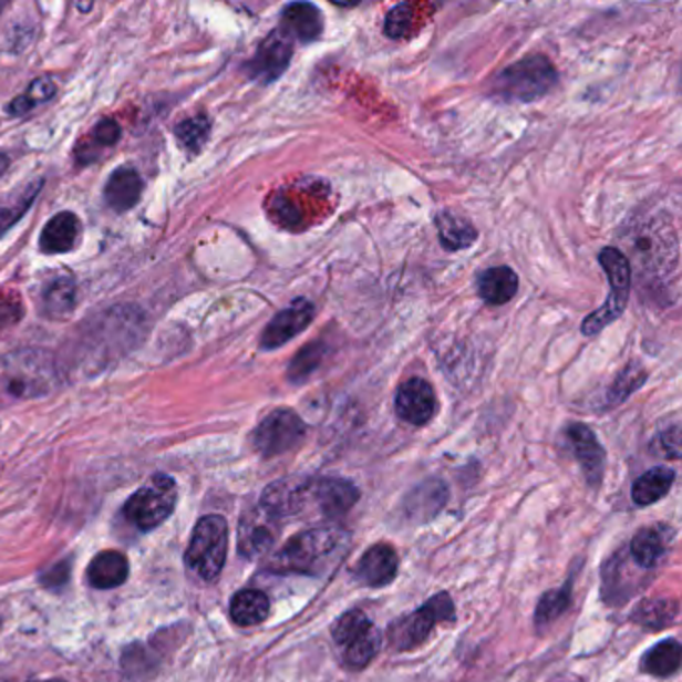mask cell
<instances>
[{
    "label": "cell",
    "mask_w": 682,
    "mask_h": 682,
    "mask_svg": "<svg viewBox=\"0 0 682 682\" xmlns=\"http://www.w3.org/2000/svg\"><path fill=\"white\" fill-rule=\"evenodd\" d=\"M279 533V518L272 517L260 505L248 508L238 525V550L242 557H262L275 547Z\"/></svg>",
    "instance_id": "cell-10"
},
{
    "label": "cell",
    "mask_w": 682,
    "mask_h": 682,
    "mask_svg": "<svg viewBox=\"0 0 682 682\" xmlns=\"http://www.w3.org/2000/svg\"><path fill=\"white\" fill-rule=\"evenodd\" d=\"M42 682H64V681H42Z\"/></svg>",
    "instance_id": "cell-43"
},
{
    "label": "cell",
    "mask_w": 682,
    "mask_h": 682,
    "mask_svg": "<svg viewBox=\"0 0 682 682\" xmlns=\"http://www.w3.org/2000/svg\"><path fill=\"white\" fill-rule=\"evenodd\" d=\"M679 614V604L672 600H644L639 609L632 612V620L647 629H664L671 627Z\"/></svg>",
    "instance_id": "cell-32"
},
{
    "label": "cell",
    "mask_w": 682,
    "mask_h": 682,
    "mask_svg": "<svg viewBox=\"0 0 682 682\" xmlns=\"http://www.w3.org/2000/svg\"><path fill=\"white\" fill-rule=\"evenodd\" d=\"M290 59H292V41L277 29L260 42L255 56L247 62L245 69L252 81L270 84L289 69Z\"/></svg>",
    "instance_id": "cell-11"
},
{
    "label": "cell",
    "mask_w": 682,
    "mask_h": 682,
    "mask_svg": "<svg viewBox=\"0 0 682 682\" xmlns=\"http://www.w3.org/2000/svg\"><path fill=\"white\" fill-rule=\"evenodd\" d=\"M557 84V71L542 54H530L496 74L490 94L503 103H533Z\"/></svg>",
    "instance_id": "cell-2"
},
{
    "label": "cell",
    "mask_w": 682,
    "mask_h": 682,
    "mask_svg": "<svg viewBox=\"0 0 682 682\" xmlns=\"http://www.w3.org/2000/svg\"><path fill=\"white\" fill-rule=\"evenodd\" d=\"M599 262L600 267L607 270L610 292L607 302L582 321L580 331L585 337H597L609 324L619 321L631 299L632 267L629 257H624V252H620L619 248L607 247L600 250Z\"/></svg>",
    "instance_id": "cell-3"
},
{
    "label": "cell",
    "mask_w": 682,
    "mask_h": 682,
    "mask_svg": "<svg viewBox=\"0 0 682 682\" xmlns=\"http://www.w3.org/2000/svg\"><path fill=\"white\" fill-rule=\"evenodd\" d=\"M79 237H81V220L71 210H62L42 228L39 247L44 255H64L76 247Z\"/></svg>",
    "instance_id": "cell-20"
},
{
    "label": "cell",
    "mask_w": 682,
    "mask_h": 682,
    "mask_svg": "<svg viewBox=\"0 0 682 682\" xmlns=\"http://www.w3.org/2000/svg\"><path fill=\"white\" fill-rule=\"evenodd\" d=\"M674 476H676L674 471L669 466H654L651 471H647L632 485V500L639 507L654 505L657 500H661L662 496L669 495Z\"/></svg>",
    "instance_id": "cell-27"
},
{
    "label": "cell",
    "mask_w": 682,
    "mask_h": 682,
    "mask_svg": "<svg viewBox=\"0 0 682 682\" xmlns=\"http://www.w3.org/2000/svg\"><path fill=\"white\" fill-rule=\"evenodd\" d=\"M228 527L227 520L218 515H208L197 523L193 537L186 548L185 562L198 579H218L227 562Z\"/></svg>",
    "instance_id": "cell-4"
},
{
    "label": "cell",
    "mask_w": 682,
    "mask_h": 682,
    "mask_svg": "<svg viewBox=\"0 0 682 682\" xmlns=\"http://www.w3.org/2000/svg\"><path fill=\"white\" fill-rule=\"evenodd\" d=\"M69 579V567L66 565H59V567H52L49 570V579L44 580V585H49V587H56V585H62L64 580Z\"/></svg>",
    "instance_id": "cell-41"
},
{
    "label": "cell",
    "mask_w": 682,
    "mask_h": 682,
    "mask_svg": "<svg viewBox=\"0 0 682 682\" xmlns=\"http://www.w3.org/2000/svg\"><path fill=\"white\" fill-rule=\"evenodd\" d=\"M455 620V604L446 592L434 595L433 599L414 610L409 617L396 620L389 629V641L396 651H414L423 644L434 627Z\"/></svg>",
    "instance_id": "cell-6"
},
{
    "label": "cell",
    "mask_w": 682,
    "mask_h": 682,
    "mask_svg": "<svg viewBox=\"0 0 682 682\" xmlns=\"http://www.w3.org/2000/svg\"><path fill=\"white\" fill-rule=\"evenodd\" d=\"M145 190V180L133 166H118L104 186V200L116 213H126L138 205Z\"/></svg>",
    "instance_id": "cell-19"
},
{
    "label": "cell",
    "mask_w": 682,
    "mask_h": 682,
    "mask_svg": "<svg viewBox=\"0 0 682 682\" xmlns=\"http://www.w3.org/2000/svg\"><path fill=\"white\" fill-rule=\"evenodd\" d=\"M176 496L175 478L155 475L126 500L124 518L141 533L155 530L175 513Z\"/></svg>",
    "instance_id": "cell-5"
},
{
    "label": "cell",
    "mask_w": 682,
    "mask_h": 682,
    "mask_svg": "<svg viewBox=\"0 0 682 682\" xmlns=\"http://www.w3.org/2000/svg\"><path fill=\"white\" fill-rule=\"evenodd\" d=\"M681 659V644L674 639H669V641L659 642L657 647H652L651 651L642 657V671L652 674V676L666 679V676H671L679 671Z\"/></svg>",
    "instance_id": "cell-30"
},
{
    "label": "cell",
    "mask_w": 682,
    "mask_h": 682,
    "mask_svg": "<svg viewBox=\"0 0 682 682\" xmlns=\"http://www.w3.org/2000/svg\"><path fill=\"white\" fill-rule=\"evenodd\" d=\"M310 483L312 478L307 476L280 478L267 486V490L260 496L259 505L275 518L299 515L310 498Z\"/></svg>",
    "instance_id": "cell-14"
},
{
    "label": "cell",
    "mask_w": 682,
    "mask_h": 682,
    "mask_svg": "<svg viewBox=\"0 0 682 682\" xmlns=\"http://www.w3.org/2000/svg\"><path fill=\"white\" fill-rule=\"evenodd\" d=\"M175 135L186 153L195 155L203 146L207 145L208 136H210V123H208L205 114L190 116V118H185L183 123L176 124Z\"/></svg>",
    "instance_id": "cell-35"
},
{
    "label": "cell",
    "mask_w": 682,
    "mask_h": 682,
    "mask_svg": "<svg viewBox=\"0 0 682 682\" xmlns=\"http://www.w3.org/2000/svg\"><path fill=\"white\" fill-rule=\"evenodd\" d=\"M332 637L344 647V662L349 669H364L381 647V634L362 610H349L337 620Z\"/></svg>",
    "instance_id": "cell-7"
},
{
    "label": "cell",
    "mask_w": 682,
    "mask_h": 682,
    "mask_svg": "<svg viewBox=\"0 0 682 682\" xmlns=\"http://www.w3.org/2000/svg\"><path fill=\"white\" fill-rule=\"evenodd\" d=\"M56 94V84L49 76H41L37 81H32L29 84V89L24 93L19 94L11 104H9V113L12 116H21L27 114L32 108L41 106L42 103L51 101L52 96Z\"/></svg>",
    "instance_id": "cell-34"
},
{
    "label": "cell",
    "mask_w": 682,
    "mask_h": 682,
    "mask_svg": "<svg viewBox=\"0 0 682 682\" xmlns=\"http://www.w3.org/2000/svg\"><path fill=\"white\" fill-rule=\"evenodd\" d=\"M359 488L344 478H312L310 498L327 518H341L359 500Z\"/></svg>",
    "instance_id": "cell-16"
},
{
    "label": "cell",
    "mask_w": 682,
    "mask_h": 682,
    "mask_svg": "<svg viewBox=\"0 0 682 682\" xmlns=\"http://www.w3.org/2000/svg\"><path fill=\"white\" fill-rule=\"evenodd\" d=\"M270 612V600L262 590L247 589L230 600V617L238 627H255L265 622Z\"/></svg>",
    "instance_id": "cell-26"
},
{
    "label": "cell",
    "mask_w": 682,
    "mask_h": 682,
    "mask_svg": "<svg viewBox=\"0 0 682 682\" xmlns=\"http://www.w3.org/2000/svg\"><path fill=\"white\" fill-rule=\"evenodd\" d=\"M672 528L664 525L644 527L631 540V555L642 569H652L671 548Z\"/></svg>",
    "instance_id": "cell-21"
},
{
    "label": "cell",
    "mask_w": 682,
    "mask_h": 682,
    "mask_svg": "<svg viewBox=\"0 0 682 682\" xmlns=\"http://www.w3.org/2000/svg\"><path fill=\"white\" fill-rule=\"evenodd\" d=\"M118 141H121V126L111 118H103L101 123L94 124L93 131L79 143L76 158L83 165L94 163L104 151L113 148Z\"/></svg>",
    "instance_id": "cell-28"
},
{
    "label": "cell",
    "mask_w": 682,
    "mask_h": 682,
    "mask_svg": "<svg viewBox=\"0 0 682 682\" xmlns=\"http://www.w3.org/2000/svg\"><path fill=\"white\" fill-rule=\"evenodd\" d=\"M518 290L517 272L508 267L488 269L478 277V294L490 307H503L515 299Z\"/></svg>",
    "instance_id": "cell-23"
},
{
    "label": "cell",
    "mask_w": 682,
    "mask_h": 682,
    "mask_svg": "<svg viewBox=\"0 0 682 682\" xmlns=\"http://www.w3.org/2000/svg\"><path fill=\"white\" fill-rule=\"evenodd\" d=\"M128 558L118 550H104L91 560L86 579L94 589L108 590L121 587L128 579Z\"/></svg>",
    "instance_id": "cell-22"
},
{
    "label": "cell",
    "mask_w": 682,
    "mask_h": 682,
    "mask_svg": "<svg viewBox=\"0 0 682 682\" xmlns=\"http://www.w3.org/2000/svg\"><path fill=\"white\" fill-rule=\"evenodd\" d=\"M662 453L669 456V458H679L681 456V434H679V426H674L671 431L661 436Z\"/></svg>",
    "instance_id": "cell-40"
},
{
    "label": "cell",
    "mask_w": 682,
    "mask_h": 682,
    "mask_svg": "<svg viewBox=\"0 0 682 682\" xmlns=\"http://www.w3.org/2000/svg\"><path fill=\"white\" fill-rule=\"evenodd\" d=\"M322 29H324L322 12L310 2H292L289 7H285V11L280 14L279 31L290 41H299L302 44L319 41Z\"/></svg>",
    "instance_id": "cell-17"
},
{
    "label": "cell",
    "mask_w": 682,
    "mask_h": 682,
    "mask_svg": "<svg viewBox=\"0 0 682 682\" xmlns=\"http://www.w3.org/2000/svg\"><path fill=\"white\" fill-rule=\"evenodd\" d=\"M342 540L344 533L341 528L319 527L304 530L297 537L290 538L279 552L270 557L269 570L279 575L321 572L332 555L341 548Z\"/></svg>",
    "instance_id": "cell-1"
},
{
    "label": "cell",
    "mask_w": 682,
    "mask_h": 682,
    "mask_svg": "<svg viewBox=\"0 0 682 682\" xmlns=\"http://www.w3.org/2000/svg\"><path fill=\"white\" fill-rule=\"evenodd\" d=\"M436 409H438V403H436L433 386L418 376L404 381L394 396V411L404 423L413 424V426L431 423Z\"/></svg>",
    "instance_id": "cell-13"
},
{
    "label": "cell",
    "mask_w": 682,
    "mask_h": 682,
    "mask_svg": "<svg viewBox=\"0 0 682 682\" xmlns=\"http://www.w3.org/2000/svg\"><path fill=\"white\" fill-rule=\"evenodd\" d=\"M24 317V304L21 297H2L0 299V329L21 322Z\"/></svg>",
    "instance_id": "cell-39"
},
{
    "label": "cell",
    "mask_w": 682,
    "mask_h": 682,
    "mask_svg": "<svg viewBox=\"0 0 682 682\" xmlns=\"http://www.w3.org/2000/svg\"><path fill=\"white\" fill-rule=\"evenodd\" d=\"M411 24H413V7L409 2H403L389 12L386 22H384V32L389 39H404L411 32Z\"/></svg>",
    "instance_id": "cell-38"
},
{
    "label": "cell",
    "mask_w": 682,
    "mask_h": 682,
    "mask_svg": "<svg viewBox=\"0 0 682 682\" xmlns=\"http://www.w3.org/2000/svg\"><path fill=\"white\" fill-rule=\"evenodd\" d=\"M436 230H438L441 245L448 252L465 250L476 240V228L465 218L458 217L455 213H448V210L436 217Z\"/></svg>",
    "instance_id": "cell-29"
},
{
    "label": "cell",
    "mask_w": 682,
    "mask_h": 682,
    "mask_svg": "<svg viewBox=\"0 0 682 682\" xmlns=\"http://www.w3.org/2000/svg\"><path fill=\"white\" fill-rule=\"evenodd\" d=\"M354 572L364 587L383 589L396 579V572H399L396 550L384 542L374 545L362 555Z\"/></svg>",
    "instance_id": "cell-18"
},
{
    "label": "cell",
    "mask_w": 682,
    "mask_h": 682,
    "mask_svg": "<svg viewBox=\"0 0 682 682\" xmlns=\"http://www.w3.org/2000/svg\"><path fill=\"white\" fill-rule=\"evenodd\" d=\"M42 312L49 319H64L73 312L76 304V282L71 275L52 277L42 289Z\"/></svg>",
    "instance_id": "cell-24"
},
{
    "label": "cell",
    "mask_w": 682,
    "mask_h": 682,
    "mask_svg": "<svg viewBox=\"0 0 682 682\" xmlns=\"http://www.w3.org/2000/svg\"><path fill=\"white\" fill-rule=\"evenodd\" d=\"M570 597H572V580H567L565 587L560 589L548 590L547 595H542L535 612L537 629H547L548 624H552L560 614H565L570 607Z\"/></svg>",
    "instance_id": "cell-33"
},
{
    "label": "cell",
    "mask_w": 682,
    "mask_h": 682,
    "mask_svg": "<svg viewBox=\"0 0 682 682\" xmlns=\"http://www.w3.org/2000/svg\"><path fill=\"white\" fill-rule=\"evenodd\" d=\"M644 381H647L644 366L639 364V362H631L627 369L620 371L619 376L614 379V383L609 389L607 401H609L610 406L624 403L637 389H641Z\"/></svg>",
    "instance_id": "cell-36"
},
{
    "label": "cell",
    "mask_w": 682,
    "mask_h": 682,
    "mask_svg": "<svg viewBox=\"0 0 682 682\" xmlns=\"http://www.w3.org/2000/svg\"><path fill=\"white\" fill-rule=\"evenodd\" d=\"M9 163H11V161H9V156L0 153V176L4 175V173L9 170Z\"/></svg>",
    "instance_id": "cell-42"
},
{
    "label": "cell",
    "mask_w": 682,
    "mask_h": 682,
    "mask_svg": "<svg viewBox=\"0 0 682 682\" xmlns=\"http://www.w3.org/2000/svg\"><path fill=\"white\" fill-rule=\"evenodd\" d=\"M42 185H44L42 178L29 180L27 185L19 186L7 197L0 198V237L29 213L34 198L41 193Z\"/></svg>",
    "instance_id": "cell-25"
},
{
    "label": "cell",
    "mask_w": 682,
    "mask_h": 682,
    "mask_svg": "<svg viewBox=\"0 0 682 682\" xmlns=\"http://www.w3.org/2000/svg\"><path fill=\"white\" fill-rule=\"evenodd\" d=\"M304 434H307V424L299 414L290 409H277L267 414L255 428L252 445L260 455L272 458V456L289 453L294 446H299Z\"/></svg>",
    "instance_id": "cell-9"
},
{
    "label": "cell",
    "mask_w": 682,
    "mask_h": 682,
    "mask_svg": "<svg viewBox=\"0 0 682 682\" xmlns=\"http://www.w3.org/2000/svg\"><path fill=\"white\" fill-rule=\"evenodd\" d=\"M2 379L14 396H39L51 391V361L41 351H17L2 362Z\"/></svg>",
    "instance_id": "cell-8"
},
{
    "label": "cell",
    "mask_w": 682,
    "mask_h": 682,
    "mask_svg": "<svg viewBox=\"0 0 682 682\" xmlns=\"http://www.w3.org/2000/svg\"><path fill=\"white\" fill-rule=\"evenodd\" d=\"M327 349L322 347V342H312L309 347H304L302 351L292 359L289 366V379L292 383H302L307 381L312 372L319 369L322 359H324Z\"/></svg>",
    "instance_id": "cell-37"
},
{
    "label": "cell",
    "mask_w": 682,
    "mask_h": 682,
    "mask_svg": "<svg viewBox=\"0 0 682 682\" xmlns=\"http://www.w3.org/2000/svg\"><path fill=\"white\" fill-rule=\"evenodd\" d=\"M567 436H569L572 453H575L577 461H579L587 483L592 488H597L602 483L604 461H607V453L600 446L597 434L592 433L587 424L575 423L570 424L569 428H567Z\"/></svg>",
    "instance_id": "cell-15"
},
{
    "label": "cell",
    "mask_w": 682,
    "mask_h": 682,
    "mask_svg": "<svg viewBox=\"0 0 682 682\" xmlns=\"http://www.w3.org/2000/svg\"><path fill=\"white\" fill-rule=\"evenodd\" d=\"M445 503L446 486L441 480H426L409 496V513L423 518L433 517L434 513L445 507Z\"/></svg>",
    "instance_id": "cell-31"
},
{
    "label": "cell",
    "mask_w": 682,
    "mask_h": 682,
    "mask_svg": "<svg viewBox=\"0 0 682 682\" xmlns=\"http://www.w3.org/2000/svg\"><path fill=\"white\" fill-rule=\"evenodd\" d=\"M314 312L317 309L309 299L292 300L290 307L280 310L279 314L267 324L262 339H260V349L275 351L292 341L294 337H299L300 332L309 329L310 322L314 319Z\"/></svg>",
    "instance_id": "cell-12"
}]
</instances>
